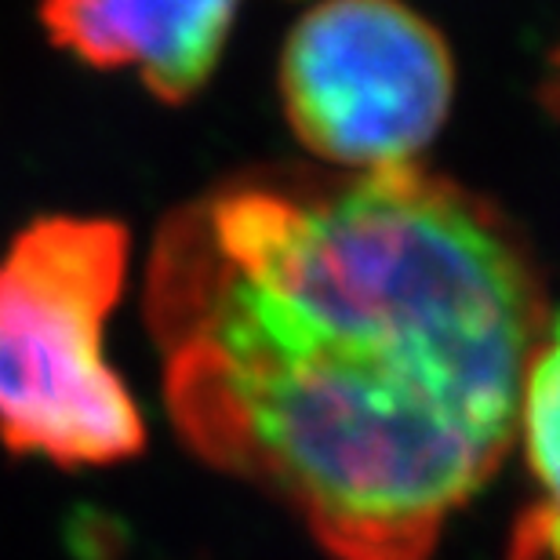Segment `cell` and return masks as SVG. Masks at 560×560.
Instances as JSON below:
<instances>
[{
    "label": "cell",
    "mask_w": 560,
    "mask_h": 560,
    "mask_svg": "<svg viewBox=\"0 0 560 560\" xmlns=\"http://www.w3.org/2000/svg\"><path fill=\"white\" fill-rule=\"evenodd\" d=\"M241 0H40L55 48L92 70H136L167 106H183L219 70Z\"/></svg>",
    "instance_id": "obj_4"
},
{
    "label": "cell",
    "mask_w": 560,
    "mask_h": 560,
    "mask_svg": "<svg viewBox=\"0 0 560 560\" xmlns=\"http://www.w3.org/2000/svg\"><path fill=\"white\" fill-rule=\"evenodd\" d=\"M452 95V48L405 0H320L280 51L288 125L339 172L416 164Z\"/></svg>",
    "instance_id": "obj_3"
},
{
    "label": "cell",
    "mask_w": 560,
    "mask_h": 560,
    "mask_svg": "<svg viewBox=\"0 0 560 560\" xmlns=\"http://www.w3.org/2000/svg\"><path fill=\"white\" fill-rule=\"evenodd\" d=\"M517 425L535 491L513 524L510 560H560V313L532 353Z\"/></svg>",
    "instance_id": "obj_5"
},
{
    "label": "cell",
    "mask_w": 560,
    "mask_h": 560,
    "mask_svg": "<svg viewBox=\"0 0 560 560\" xmlns=\"http://www.w3.org/2000/svg\"><path fill=\"white\" fill-rule=\"evenodd\" d=\"M145 320L197 458L335 560H425L510 455L546 291L452 178L266 167L161 222Z\"/></svg>",
    "instance_id": "obj_1"
},
{
    "label": "cell",
    "mask_w": 560,
    "mask_h": 560,
    "mask_svg": "<svg viewBox=\"0 0 560 560\" xmlns=\"http://www.w3.org/2000/svg\"><path fill=\"white\" fill-rule=\"evenodd\" d=\"M114 219L40 215L0 255V444L59 469L136 458L145 425L103 331L128 277Z\"/></svg>",
    "instance_id": "obj_2"
}]
</instances>
